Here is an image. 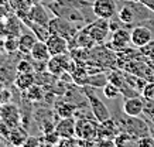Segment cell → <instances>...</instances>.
Segmentation results:
<instances>
[{
  "label": "cell",
  "mask_w": 154,
  "mask_h": 147,
  "mask_svg": "<svg viewBox=\"0 0 154 147\" xmlns=\"http://www.w3.org/2000/svg\"><path fill=\"white\" fill-rule=\"evenodd\" d=\"M130 31H127L126 29H117L116 31L112 33L110 37V43L109 47L112 50H117V51H123L127 50V47L130 45Z\"/></svg>",
  "instance_id": "cell-10"
},
{
  "label": "cell",
  "mask_w": 154,
  "mask_h": 147,
  "mask_svg": "<svg viewBox=\"0 0 154 147\" xmlns=\"http://www.w3.org/2000/svg\"><path fill=\"white\" fill-rule=\"evenodd\" d=\"M130 41L136 48H144L153 41V33L146 26H137L130 31Z\"/></svg>",
  "instance_id": "cell-8"
},
{
  "label": "cell",
  "mask_w": 154,
  "mask_h": 147,
  "mask_svg": "<svg viewBox=\"0 0 154 147\" xmlns=\"http://www.w3.org/2000/svg\"><path fill=\"white\" fill-rule=\"evenodd\" d=\"M31 144H34V146H38V144H41V142H40L38 139H33L31 136H28L27 140H26V143H24V146H31Z\"/></svg>",
  "instance_id": "cell-35"
},
{
  "label": "cell",
  "mask_w": 154,
  "mask_h": 147,
  "mask_svg": "<svg viewBox=\"0 0 154 147\" xmlns=\"http://www.w3.org/2000/svg\"><path fill=\"white\" fill-rule=\"evenodd\" d=\"M153 81H154V72H153Z\"/></svg>",
  "instance_id": "cell-37"
},
{
  "label": "cell",
  "mask_w": 154,
  "mask_h": 147,
  "mask_svg": "<svg viewBox=\"0 0 154 147\" xmlns=\"http://www.w3.org/2000/svg\"><path fill=\"white\" fill-rule=\"evenodd\" d=\"M28 55L35 62H42V64H47L48 60L51 58V54L48 51V47H47V44H45V41H40V40L34 44V47L31 48V51H30Z\"/></svg>",
  "instance_id": "cell-14"
},
{
  "label": "cell",
  "mask_w": 154,
  "mask_h": 147,
  "mask_svg": "<svg viewBox=\"0 0 154 147\" xmlns=\"http://www.w3.org/2000/svg\"><path fill=\"white\" fill-rule=\"evenodd\" d=\"M16 71L17 72H33V65L31 62H28L27 60H21V61L16 65Z\"/></svg>",
  "instance_id": "cell-31"
},
{
  "label": "cell",
  "mask_w": 154,
  "mask_h": 147,
  "mask_svg": "<svg viewBox=\"0 0 154 147\" xmlns=\"http://www.w3.org/2000/svg\"><path fill=\"white\" fill-rule=\"evenodd\" d=\"M45 44H47L51 57L68 54V50H69V41L65 37H62V35L55 33H51L48 35V38L45 40Z\"/></svg>",
  "instance_id": "cell-7"
},
{
  "label": "cell",
  "mask_w": 154,
  "mask_h": 147,
  "mask_svg": "<svg viewBox=\"0 0 154 147\" xmlns=\"http://www.w3.org/2000/svg\"><path fill=\"white\" fill-rule=\"evenodd\" d=\"M27 137H28L27 130L24 127H21V126H16V127L10 129L9 139H10V143L14 144V146H24Z\"/></svg>",
  "instance_id": "cell-20"
},
{
  "label": "cell",
  "mask_w": 154,
  "mask_h": 147,
  "mask_svg": "<svg viewBox=\"0 0 154 147\" xmlns=\"http://www.w3.org/2000/svg\"><path fill=\"white\" fill-rule=\"evenodd\" d=\"M76 106L71 102H58L55 105V112L60 118H71L74 116Z\"/></svg>",
  "instance_id": "cell-23"
},
{
  "label": "cell",
  "mask_w": 154,
  "mask_h": 147,
  "mask_svg": "<svg viewBox=\"0 0 154 147\" xmlns=\"http://www.w3.org/2000/svg\"><path fill=\"white\" fill-rule=\"evenodd\" d=\"M131 134L129 133H122V134H117L115 137V146H125V144H129L131 143Z\"/></svg>",
  "instance_id": "cell-30"
},
{
  "label": "cell",
  "mask_w": 154,
  "mask_h": 147,
  "mask_svg": "<svg viewBox=\"0 0 154 147\" xmlns=\"http://www.w3.org/2000/svg\"><path fill=\"white\" fill-rule=\"evenodd\" d=\"M48 29H50V33L60 34L62 37H65L68 41L71 38L74 40L78 34V27H75L72 21L64 19V17H60V16H55L54 19L50 20Z\"/></svg>",
  "instance_id": "cell-2"
},
{
  "label": "cell",
  "mask_w": 154,
  "mask_h": 147,
  "mask_svg": "<svg viewBox=\"0 0 154 147\" xmlns=\"http://www.w3.org/2000/svg\"><path fill=\"white\" fill-rule=\"evenodd\" d=\"M21 21L17 16L9 14L7 19L5 21V29H6V35H20V31H21Z\"/></svg>",
  "instance_id": "cell-21"
},
{
  "label": "cell",
  "mask_w": 154,
  "mask_h": 147,
  "mask_svg": "<svg viewBox=\"0 0 154 147\" xmlns=\"http://www.w3.org/2000/svg\"><path fill=\"white\" fill-rule=\"evenodd\" d=\"M86 31L91 34V37H92V40L95 41V44H103L106 41L109 33H110L109 20L98 19L96 21L89 24L88 27H86Z\"/></svg>",
  "instance_id": "cell-5"
},
{
  "label": "cell",
  "mask_w": 154,
  "mask_h": 147,
  "mask_svg": "<svg viewBox=\"0 0 154 147\" xmlns=\"http://www.w3.org/2000/svg\"><path fill=\"white\" fill-rule=\"evenodd\" d=\"M48 7L51 9V11H54L55 16L64 17V19L72 21V23H84L85 21V16H84V13H82V10L71 7V6H66V5H64V3L58 2V0L50 2V3H48Z\"/></svg>",
  "instance_id": "cell-1"
},
{
  "label": "cell",
  "mask_w": 154,
  "mask_h": 147,
  "mask_svg": "<svg viewBox=\"0 0 154 147\" xmlns=\"http://www.w3.org/2000/svg\"><path fill=\"white\" fill-rule=\"evenodd\" d=\"M144 105L146 99L140 96H129L126 98L125 103H123V110L129 118H139L143 112H144Z\"/></svg>",
  "instance_id": "cell-9"
},
{
  "label": "cell",
  "mask_w": 154,
  "mask_h": 147,
  "mask_svg": "<svg viewBox=\"0 0 154 147\" xmlns=\"http://www.w3.org/2000/svg\"><path fill=\"white\" fill-rule=\"evenodd\" d=\"M60 136H58V133L55 132V130H52V132H48L45 133V136H44V140H42V143H45V144H58V142H60Z\"/></svg>",
  "instance_id": "cell-29"
},
{
  "label": "cell",
  "mask_w": 154,
  "mask_h": 147,
  "mask_svg": "<svg viewBox=\"0 0 154 147\" xmlns=\"http://www.w3.org/2000/svg\"><path fill=\"white\" fill-rule=\"evenodd\" d=\"M27 17L28 19L26 21H33V23H38V24H42V26H48L51 17L48 16L47 13V9L41 5V3H37V5H33L30 7L27 13Z\"/></svg>",
  "instance_id": "cell-12"
},
{
  "label": "cell",
  "mask_w": 154,
  "mask_h": 147,
  "mask_svg": "<svg viewBox=\"0 0 154 147\" xmlns=\"http://www.w3.org/2000/svg\"><path fill=\"white\" fill-rule=\"evenodd\" d=\"M10 0H0V19L10 14Z\"/></svg>",
  "instance_id": "cell-33"
},
{
  "label": "cell",
  "mask_w": 154,
  "mask_h": 147,
  "mask_svg": "<svg viewBox=\"0 0 154 147\" xmlns=\"http://www.w3.org/2000/svg\"><path fill=\"white\" fill-rule=\"evenodd\" d=\"M14 84L20 90L24 92L35 84V75L34 72H17V76L14 78Z\"/></svg>",
  "instance_id": "cell-19"
},
{
  "label": "cell",
  "mask_w": 154,
  "mask_h": 147,
  "mask_svg": "<svg viewBox=\"0 0 154 147\" xmlns=\"http://www.w3.org/2000/svg\"><path fill=\"white\" fill-rule=\"evenodd\" d=\"M3 47L7 52H14L19 50V37L17 35H6Z\"/></svg>",
  "instance_id": "cell-24"
},
{
  "label": "cell",
  "mask_w": 154,
  "mask_h": 147,
  "mask_svg": "<svg viewBox=\"0 0 154 147\" xmlns=\"http://www.w3.org/2000/svg\"><path fill=\"white\" fill-rule=\"evenodd\" d=\"M24 92H27V98L30 100H33V102H38V100L42 98V90L40 86H37L34 84L33 86H30L27 90H24Z\"/></svg>",
  "instance_id": "cell-27"
},
{
  "label": "cell",
  "mask_w": 154,
  "mask_h": 147,
  "mask_svg": "<svg viewBox=\"0 0 154 147\" xmlns=\"http://www.w3.org/2000/svg\"><path fill=\"white\" fill-rule=\"evenodd\" d=\"M84 93H85V96H86V99H88V103H89V106H91L92 113H94V118L96 119L98 122H103V120H106V119L110 118L109 109L105 106V103H103L102 100L98 98V95H96L94 92V89H92V86L85 88Z\"/></svg>",
  "instance_id": "cell-3"
},
{
  "label": "cell",
  "mask_w": 154,
  "mask_h": 147,
  "mask_svg": "<svg viewBox=\"0 0 154 147\" xmlns=\"http://www.w3.org/2000/svg\"><path fill=\"white\" fill-rule=\"evenodd\" d=\"M61 139L65 137H76V120L72 116L71 118H61L54 129Z\"/></svg>",
  "instance_id": "cell-11"
},
{
  "label": "cell",
  "mask_w": 154,
  "mask_h": 147,
  "mask_svg": "<svg viewBox=\"0 0 154 147\" xmlns=\"http://www.w3.org/2000/svg\"><path fill=\"white\" fill-rule=\"evenodd\" d=\"M99 122H94L92 119L79 118L76 120V137L78 139H94L98 137Z\"/></svg>",
  "instance_id": "cell-6"
},
{
  "label": "cell",
  "mask_w": 154,
  "mask_h": 147,
  "mask_svg": "<svg viewBox=\"0 0 154 147\" xmlns=\"http://www.w3.org/2000/svg\"><path fill=\"white\" fill-rule=\"evenodd\" d=\"M38 41V38L35 37V34L30 30L27 33H23L19 35V51L21 54H30L31 48L34 47V44Z\"/></svg>",
  "instance_id": "cell-18"
},
{
  "label": "cell",
  "mask_w": 154,
  "mask_h": 147,
  "mask_svg": "<svg viewBox=\"0 0 154 147\" xmlns=\"http://www.w3.org/2000/svg\"><path fill=\"white\" fill-rule=\"evenodd\" d=\"M68 66H69V60L66 57V54L51 57L47 62L48 71L51 72V74H54V75H60L61 72L65 71Z\"/></svg>",
  "instance_id": "cell-15"
},
{
  "label": "cell",
  "mask_w": 154,
  "mask_h": 147,
  "mask_svg": "<svg viewBox=\"0 0 154 147\" xmlns=\"http://www.w3.org/2000/svg\"><path fill=\"white\" fill-rule=\"evenodd\" d=\"M119 92H120V90H119V88H117L115 84H112L110 81L103 86V95L106 96L107 99H115V98H117Z\"/></svg>",
  "instance_id": "cell-26"
},
{
  "label": "cell",
  "mask_w": 154,
  "mask_h": 147,
  "mask_svg": "<svg viewBox=\"0 0 154 147\" xmlns=\"http://www.w3.org/2000/svg\"><path fill=\"white\" fill-rule=\"evenodd\" d=\"M92 13L98 19L112 20L117 13V5L115 0H94Z\"/></svg>",
  "instance_id": "cell-4"
},
{
  "label": "cell",
  "mask_w": 154,
  "mask_h": 147,
  "mask_svg": "<svg viewBox=\"0 0 154 147\" xmlns=\"http://www.w3.org/2000/svg\"><path fill=\"white\" fill-rule=\"evenodd\" d=\"M136 143L139 144V146H150L153 147L154 146V136H149V134H146V136H141L136 140Z\"/></svg>",
  "instance_id": "cell-34"
},
{
  "label": "cell",
  "mask_w": 154,
  "mask_h": 147,
  "mask_svg": "<svg viewBox=\"0 0 154 147\" xmlns=\"http://www.w3.org/2000/svg\"><path fill=\"white\" fill-rule=\"evenodd\" d=\"M61 3H64L66 6H71V7H75V9L84 10L85 7H92V3H86L85 0H58Z\"/></svg>",
  "instance_id": "cell-28"
},
{
  "label": "cell",
  "mask_w": 154,
  "mask_h": 147,
  "mask_svg": "<svg viewBox=\"0 0 154 147\" xmlns=\"http://www.w3.org/2000/svg\"><path fill=\"white\" fill-rule=\"evenodd\" d=\"M119 134V129L115 120L109 118L103 122H99V130H98V137L102 139H115Z\"/></svg>",
  "instance_id": "cell-16"
},
{
  "label": "cell",
  "mask_w": 154,
  "mask_h": 147,
  "mask_svg": "<svg viewBox=\"0 0 154 147\" xmlns=\"http://www.w3.org/2000/svg\"><path fill=\"white\" fill-rule=\"evenodd\" d=\"M0 118H2V122L5 124H7L10 129L19 126L20 122V113L17 108L13 106V105H6L0 109Z\"/></svg>",
  "instance_id": "cell-13"
},
{
  "label": "cell",
  "mask_w": 154,
  "mask_h": 147,
  "mask_svg": "<svg viewBox=\"0 0 154 147\" xmlns=\"http://www.w3.org/2000/svg\"><path fill=\"white\" fill-rule=\"evenodd\" d=\"M6 37V29H5V23L0 20V38Z\"/></svg>",
  "instance_id": "cell-36"
},
{
  "label": "cell",
  "mask_w": 154,
  "mask_h": 147,
  "mask_svg": "<svg viewBox=\"0 0 154 147\" xmlns=\"http://www.w3.org/2000/svg\"><path fill=\"white\" fill-rule=\"evenodd\" d=\"M24 23L27 24L28 27H30V30L33 31L34 34H35V37L40 40V41H45L48 38V35H50V29H48V26H42V24H38V23H33V21H24Z\"/></svg>",
  "instance_id": "cell-22"
},
{
  "label": "cell",
  "mask_w": 154,
  "mask_h": 147,
  "mask_svg": "<svg viewBox=\"0 0 154 147\" xmlns=\"http://www.w3.org/2000/svg\"><path fill=\"white\" fill-rule=\"evenodd\" d=\"M133 19H134V13L133 10L129 7V6H125L119 10V20H120L123 24H130L133 23Z\"/></svg>",
  "instance_id": "cell-25"
},
{
  "label": "cell",
  "mask_w": 154,
  "mask_h": 147,
  "mask_svg": "<svg viewBox=\"0 0 154 147\" xmlns=\"http://www.w3.org/2000/svg\"><path fill=\"white\" fill-rule=\"evenodd\" d=\"M126 130L129 134H131L133 137L139 139L141 136H146L149 133V127L146 126L143 122L139 120V118H130L126 122Z\"/></svg>",
  "instance_id": "cell-17"
},
{
  "label": "cell",
  "mask_w": 154,
  "mask_h": 147,
  "mask_svg": "<svg viewBox=\"0 0 154 147\" xmlns=\"http://www.w3.org/2000/svg\"><path fill=\"white\" fill-rule=\"evenodd\" d=\"M143 98L146 100H150L154 98V82H149L146 84L143 88Z\"/></svg>",
  "instance_id": "cell-32"
}]
</instances>
